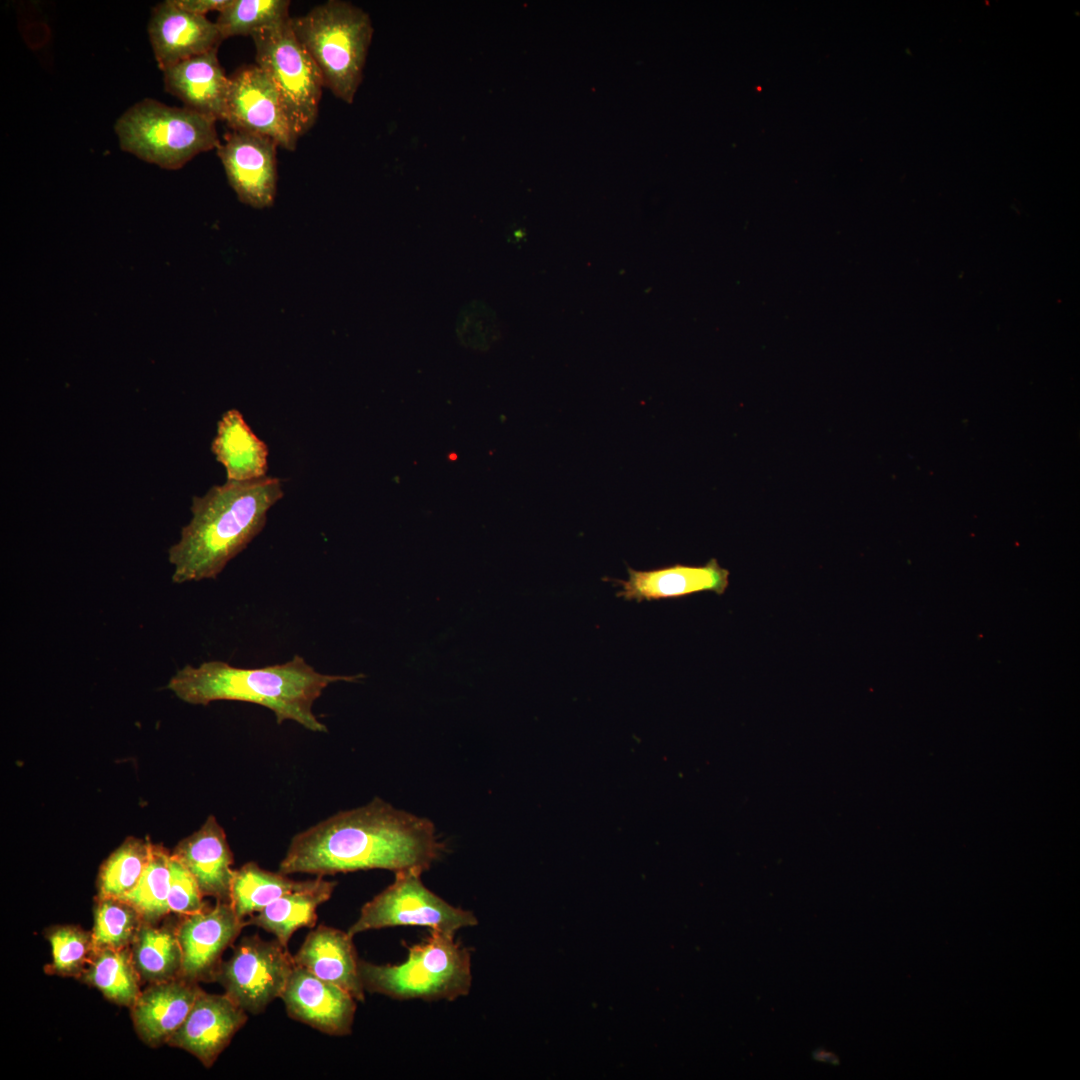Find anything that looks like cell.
Here are the masks:
<instances>
[{"instance_id":"cell-19","label":"cell","mask_w":1080,"mask_h":1080,"mask_svg":"<svg viewBox=\"0 0 1080 1080\" xmlns=\"http://www.w3.org/2000/svg\"><path fill=\"white\" fill-rule=\"evenodd\" d=\"M352 938L348 932L319 925L307 934L293 958L297 966L364 1001L360 960Z\"/></svg>"},{"instance_id":"cell-12","label":"cell","mask_w":1080,"mask_h":1080,"mask_svg":"<svg viewBox=\"0 0 1080 1080\" xmlns=\"http://www.w3.org/2000/svg\"><path fill=\"white\" fill-rule=\"evenodd\" d=\"M277 147L269 137L234 130L217 147L228 182L243 204L258 209L273 205Z\"/></svg>"},{"instance_id":"cell-8","label":"cell","mask_w":1080,"mask_h":1080,"mask_svg":"<svg viewBox=\"0 0 1080 1080\" xmlns=\"http://www.w3.org/2000/svg\"><path fill=\"white\" fill-rule=\"evenodd\" d=\"M421 874L417 870L395 873L394 882L362 907L348 933L354 936L386 927L424 926L454 936L460 928L478 923L472 912L450 905L429 890Z\"/></svg>"},{"instance_id":"cell-27","label":"cell","mask_w":1080,"mask_h":1080,"mask_svg":"<svg viewBox=\"0 0 1080 1080\" xmlns=\"http://www.w3.org/2000/svg\"><path fill=\"white\" fill-rule=\"evenodd\" d=\"M170 860L171 852L162 844L152 843L150 859L141 878L128 894L120 898L130 903L144 922L156 924L170 912Z\"/></svg>"},{"instance_id":"cell-16","label":"cell","mask_w":1080,"mask_h":1080,"mask_svg":"<svg viewBox=\"0 0 1080 1080\" xmlns=\"http://www.w3.org/2000/svg\"><path fill=\"white\" fill-rule=\"evenodd\" d=\"M627 572V580H613L621 587L617 597L636 602L679 598L706 591L723 595L729 586L730 574L714 558L699 566L675 564L644 571L628 568Z\"/></svg>"},{"instance_id":"cell-17","label":"cell","mask_w":1080,"mask_h":1080,"mask_svg":"<svg viewBox=\"0 0 1080 1080\" xmlns=\"http://www.w3.org/2000/svg\"><path fill=\"white\" fill-rule=\"evenodd\" d=\"M171 854L193 875L204 897L230 902L235 872L233 854L214 816H209L196 832L182 839Z\"/></svg>"},{"instance_id":"cell-18","label":"cell","mask_w":1080,"mask_h":1080,"mask_svg":"<svg viewBox=\"0 0 1080 1080\" xmlns=\"http://www.w3.org/2000/svg\"><path fill=\"white\" fill-rule=\"evenodd\" d=\"M202 991L196 982L182 977L150 984L131 1006L139 1038L152 1047L167 1044Z\"/></svg>"},{"instance_id":"cell-21","label":"cell","mask_w":1080,"mask_h":1080,"mask_svg":"<svg viewBox=\"0 0 1080 1080\" xmlns=\"http://www.w3.org/2000/svg\"><path fill=\"white\" fill-rule=\"evenodd\" d=\"M211 451L225 467L227 480L248 481L266 476L268 447L237 409L222 415Z\"/></svg>"},{"instance_id":"cell-29","label":"cell","mask_w":1080,"mask_h":1080,"mask_svg":"<svg viewBox=\"0 0 1080 1080\" xmlns=\"http://www.w3.org/2000/svg\"><path fill=\"white\" fill-rule=\"evenodd\" d=\"M143 919L128 902L114 897H96L94 905V948H129Z\"/></svg>"},{"instance_id":"cell-23","label":"cell","mask_w":1080,"mask_h":1080,"mask_svg":"<svg viewBox=\"0 0 1080 1080\" xmlns=\"http://www.w3.org/2000/svg\"><path fill=\"white\" fill-rule=\"evenodd\" d=\"M130 952L140 979L150 984L181 977L182 949L177 925L157 927L143 921Z\"/></svg>"},{"instance_id":"cell-31","label":"cell","mask_w":1080,"mask_h":1080,"mask_svg":"<svg viewBox=\"0 0 1080 1080\" xmlns=\"http://www.w3.org/2000/svg\"><path fill=\"white\" fill-rule=\"evenodd\" d=\"M203 897L193 875L171 854L168 894L170 912L184 916L201 911L206 907Z\"/></svg>"},{"instance_id":"cell-13","label":"cell","mask_w":1080,"mask_h":1080,"mask_svg":"<svg viewBox=\"0 0 1080 1080\" xmlns=\"http://www.w3.org/2000/svg\"><path fill=\"white\" fill-rule=\"evenodd\" d=\"M287 1014L322 1033H351L356 999L346 990L295 965L281 995Z\"/></svg>"},{"instance_id":"cell-30","label":"cell","mask_w":1080,"mask_h":1080,"mask_svg":"<svg viewBox=\"0 0 1080 1080\" xmlns=\"http://www.w3.org/2000/svg\"><path fill=\"white\" fill-rule=\"evenodd\" d=\"M45 936L52 948V973L80 978L94 951L92 933L61 925L47 929Z\"/></svg>"},{"instance_id":"cell-3","label":"cell","mask_w":1080,"mask_h":1080,"mask_svg":"<svg viewBox=\"0 0 1080 1080\" xmlns=\"http://www.w3.org/2000/svg\"><path fill=\"white\" fill-rule=\"evenodd\" d=\"M363 677L323 674L295 655L286 663L253 669L223 661L185 665L172 676L167 688L192 705L219 700L250 702L270 709L278 724L292 720L312 732H326V725L313 713L314 702L328 685Z\"/></svg>"},{"instance_id":"cell-4","label":"cell","mask_w":1080,"mask_h":1080,"mask_svg":"<svg viewBox=\"0 0 1080 1080\" xmlns=\"http://www.w3.org/2000/svg\"><path fill=\"white\" fill-rule=\"evenodd\" d=\"M290 25L316 64L324 87L352 104L374 33L369 14L350 2L329 0L291 17Z\"/></svg>"},{"instance_id":"cell-32","label":"cell","mask_w":1080,"mask_h":1080,"mask_svg":"<svg viewBox=\"0 0 1080 1080\" xmlns=\"http://www.w3.org/2000/svg\"><path fill=\"white\" fill-rule=\"evenodd\" d=\"M186 11L205 16L210 11L221 12L230 0H175Z\"/></svg>"},{"instance_id":"cell-15","label":"cell","mask_w":1080,"mask_h":1080,"mask_svg":"<svg viewBox=\"0 0 1080 1080\" xmlns=\"http://www.w3.org/2000/svg\"><path fill=\"white\" fill-rule=\"evenodd\" d=\"M148 35L162 71L219 48L224 40L215 22L184 10L175 0H166L152 9Z\"/></svg>"},{"instance_id":"cell-7","label":"cell","mask_w":1080,"mask_h":1080,"mask_svg":"<svg viewBox=\"0 0 1080 1080\" xmlns=\"http://www.w3.org/2000/svg\"><path fill=\"white\" fill-rule=\"evenodd\" d=\"M256 64L273 83L297 140L315 124L324 83L290 20L251 36Z\"/></svg>"},{"instance_id":"cell-6","label":"cell","mask_w":1080,"mask_h":1080,"mask_svg":"<svg viewBox=\"0 0 1080 1080\" xmlns=\"http://www.w3.org/2000/svg\"><path fill=\"white\" fill-rule=\"evenodd\" d=\"M359 973L365 990L396 999L454 1000L467 995L472 984L469 950L438 931L410 947L403 963L360 960Z\"/></svg>"},{"instance_id":"cell-26","label":"cell","mask_w":1080,"mask_h":1080,"mask_svg":"<svg viewBox=\"0 0 1080 1080\" xmlns=\"http://www.w3.org/2000/svg\"><path fill=\"white\" fill-rule=\"evenodd\" d=\"M148 839L127 837L102 863L97 877V897L122 898L141 878L151 855Z\"/></svg>"},{"instance_id":"cell-28","label":"cell","mask_w":1080,"mask_h":1080,"mask_svg":"<svg viewBox=\"0 0 1080 1080\" xmlns=\"http://www.w3.org/2000/svg\"><path fill=\"white\" fill-rule=\"evenodd\" d=\"M289 0H230L216 25L223 39L252 36L290 20Z\"/></svg>"},{"instance_id":"cell-22","label":"cell","mask_w":1080,"mask_h":1080,"mask_svg":"<svg viewBox=\"0 0 1080 1080\" xmlns=\"http://www.w3.org/2000/svg\"><path fill=\"white\" fill-rule=\"evenodd\" d=\"M336 882L319 876L297 890L288 892L268 904L246 920L273 934L287 947L291 936L300 928L313 927L317 920V908L330 899Z\"/></svg>"},{"instance_id":"cell-11","label":"cell","mask_w":1080,"mask_h":1080,"mask_svg":"<svg viewBox=\"0 0 1080 1080\" xmlns=\"http://www.w3.org/2000/svg\"><path fill=\"white\" fill-rule=\"evenodd\" d=\"M246 925L231 903L224 901L182 916L177 924L182 949L181 977L196 983L216 980L223 952Z\"/></svg>"},{"instance_id":"cell-10","label":"cell","mask_w":1080,"mask_h":1080,"mask_svg":"<svg viewBox=\"0 0 1080 1080\" xmlns=\"http://www.w3.org/2000/svg\"><path fill=\"white\" fill-rule=\"evenodd\" d=\"M224 121L234 131L269 137L289 151L296 148L298 140L277 90L257 64L240 67L229 76Z\"/></svg>"},{"instance_id":"cell-9","label":"cell","mask_w":1080,"mask_h":1080,"mask_svg":"<svg viewBox=\"0 0 1080 1080\" xmlns=\"http://www.w3.org/2000/svg\"><path fill=\"white\" fill-rule=\"evenodd\" d=\"M295 965L287 947L278 940L266 941L251 935L244 937L232 956L222 962L216 980L244 1011L259 1014L281 998Z\"/></svg>"},{"instance_id":"cell-5","label":"cell","mask_w":1080,"mask_h":1080,"mask_svg":"<svg viewBox=\"0 0 1080 1080\" xmlns=\"http://www.w3.org/2000/svg\"><path fill=\"white\" fill-rule=\"evenodd\" d=\"M120 148L163 169L177 170L200 153L217 149L216 120L187 107L144 99L116 121Z\"/></svg>"},{"instance_id":"cell-14","label":"cell","mask_w":1080,"mask_h":1080,"mask_svg":"<svg viewBox=\"0 0 1080 1080\" xmlns=\"http://www.w3.org/2000/svg\"><path fill=\"white\" fill-rule=\"evenodd\" d=\"M247 1021V1012L226 994L202 991L167 1044L194 1055L211 1067Z\"/></svg>"},{"instance_id":"cell-1","label":"cell","mask_w":1080,"mask_h":1080,"mask_svg":"<svg viewBox=\"0 0 1080 1080\" xmlns=\"http://www.w3.org/2000/svg\"><path fill=\"white\" fill-rule=\"evenodd\" d=\"M443 850L430 820L376 797L295 835L279 872L321 877L369 869L423 873Z\"/></svg>"},{"instance_id":"cell-25","label":"cell","mask_w":1080,"mask_h":1080,"mask_svg":"<svg viewBox=\"0 0 1080 1080\" xmlns=\"http://www.w3.org/2000/svg\"><path fill=\"white\" fill-rule=\"evenodd\" d=\"M308 883L295 881L280 872L274 873L248 862L235 870L230 903L236 914L244 919L261 911L282 895L300 889Z\"/></svg>"},{"instance_id":"cell-20","label":"cell","mask_w":1080,"mask_h":1080,"mask_svg":"<svg viewBox=\"0 0 1080 1080\" xmlns=\"http://www.w3.org/2000/svg\"><path fill=\"white\" fill-rule=\"evenodd\" d=\"M165 90L185 107L214 120H224L229 76L218 60V48L181 61L163 71Z\"/></svg>"},{"instance_id":"cell-24","label":"cell","mask_w":1080,"mask_h":1080,"mask_svg":"<svg viewBox=\"0 0 1080 1080\" xmlns=\"http://www.w3.org/2000/svg\"><path fill=\"white\" fill-rule=\"evenodd\" d=\"M80 979L118 1005L131 1007L141 992L128 948H94Z\"/></svg>"},{"instance_id":"cell-2","label":"cell","mask_w":1080,"mask_h":1080,"mask_svg":"<svg viewBox=\"0 0 1080 1080\" xmlns=\"http://www.w3.org/2000/svg\"><path fill=\"white\" fill-rule=\"evenodd\" d=\"M284 495L279 478L227 480L192 499L191 521L168 550L172 582L215 579L263 530L269 509Z\"/></svg>"}]
</instances>
